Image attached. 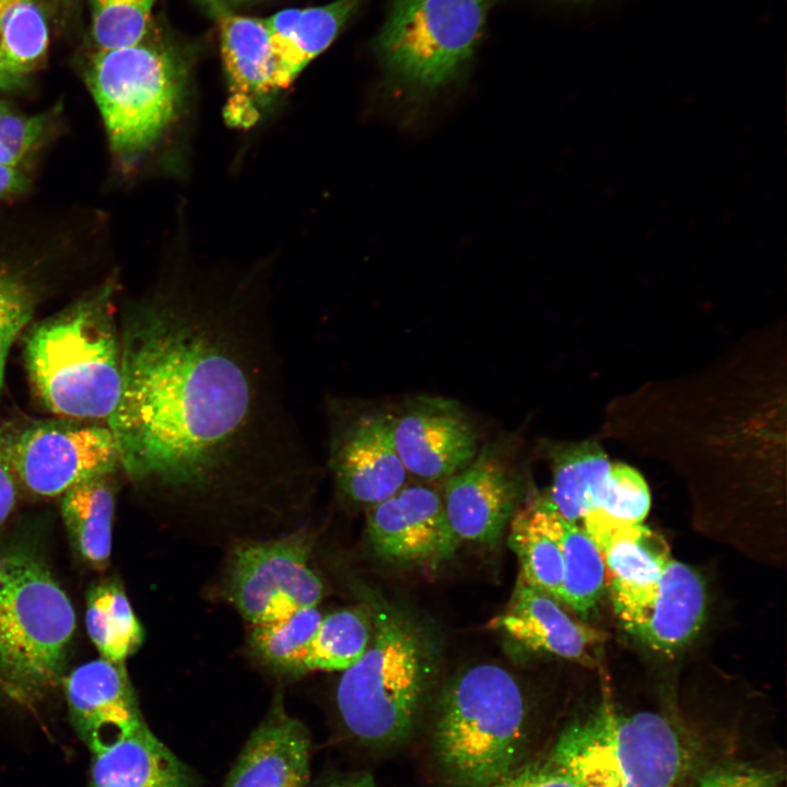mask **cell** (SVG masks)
<instances>
[{
	"mask_svg": "<svg viewBox=\"0 0 787 787\" xmlns=\"http://www.w3.org/2000/svg\"><path fill=\"white\" fill-rule=\"evenodd\" d=\"M120 341L121 393L106 426L132 481L202 500L315 480L263 308L160 292L128 313Z\"/></svg>",
	"mask_w": 787,
	"mask_h": 787,
	"instance_id": "1",
	"label": "cell"
},
{
	"mask_svg": "<svg viewBox=\"0 0 787 787\" xmlns=\"http://www.w3.org/2000/svg\"><path fill=\"white\" fill-rule=\"evenodd\" d=\"M530 708L515 677L480 663L443 690L430 730L428 754L448 787H491L528 756Z\"/></svg>",
	"mask_w": 787,
	"mask_h": 787,
	"instance_id": "2",
	"label": "cell"
},
{
	"mask_svg": "<svg viewBox=\"0 0 787 787\" xmlns=\"http://www.w3.org/2000/svg\"><path fill=\"white\" fill-rule=\"evenodd\" d=\"M373 632L361 659L343 671L336 690L342 727L373 752L401 748L415 735L428 697L431 660L418 629L388 603L368 604Z\"/></svg>",
	"mask_w": 787,
	"mask_h": 787,
	"instance_id": "3",
	"label": "cell"
},
{
	"mask_svg": "<svg viewBox=\"0 0 787 787\" xmlns=\"http://www.w3.org/2000/svg\"><path fill=\"white\" fill-rule=\"evenodd\" d=\"M106 285L34 326L25 341L31 383L52 413L101 419L114 413L122 386L121 341Z\"/></svg>",
	"mask_w": 787,
	"mask_h": 787,
	"instance_id": "4",
	"label": "cell"
},
{
	"mask_svg": "<svg viewBox=\"0 0 787 787\" xmlns=\"http://www.w3.org/2000/svg\"><path fill=\"white\" fill-rule=\"evenodd\" d=\"M698 752L661 713L602 705L565 726L543 755L584 787H682Z\"/></svg>",
	"mask_w": 787,
	"mask_h": 787,
	"instance_id": "5",
	"label": "cell"
},
{
	"mask_svg": "<svg viewBox=\"0 0 787 787\" xmlns=\"http://www.w3.org/2000/svg\"><path fill=\"white\" fill-rule=\"evenodd\" d=\"M75 614L35 554L0 550V691L31 705L61 680Z\"/></svg>",
	"mask_w": 787,
	"mask_h": 787,
	"instance_id": "6",
	"label": "cell"
},
{
	"mask_svg": "<svg viewBox=\"0 0 787 787\" xmlns=\"http://www.w3.org/2000/svg\"><path fill=\"white\" fill-rule=\"evenodd\" d=\"M85 80L114 153L133 160L175 118L186 83L184 60L169 47L140 42L96 50Z\"/></svg>",
	"mask_w": 787,
	"mask_h": 787,
	"instance_id": "7",
	"label": "cell"
},
{
	"mask_svg": "<svg viewBox=\"0 0 787 787\" xmlns=\"http://www.w3.org/2000/svg\"><path fill=\"white\" fill-rule=\"evenodd\" d=\"M488 0H393L377 38L385 67L400 81L435 87L470 59Z\"/></svg>",
	"mask_w": 787,
	"mask_h": 787,
	"instance_id": "8",
	"label": "cell"
},
{
	"mask_svg": "<svg viewBox=\"0 0 787 787\" xmlns=\"http://www.w3.org/2000/svg\"><path fill=\"white\" fill-rule=\"evenodd\" d=\"M309 541L304 533L239 545L227 576V596L251 624L269 623L313 608L322 598V583L308 566Z\"/></svg>",
	"mask_w": 787,
	"mask_h": 787,
	"instance_id": "9",
	"label": "cell"
},
{
	"mask_svg": "<svg viewBox=\"0 0 787 787\" xmlns=\"http://www.w3.org/2000/svg\"><path fill=\"white\" fill-rule=\"evenodd\" d=\"M328 467L339 495L373 506L407 484L408 472L391 439L389 416L330 404Z\"/></svg>",
	"mask_w": 787,
	"mask_h": 787,
	"instance_id": "10",
	"label": "cell"
},
{
	"mask_svg": "<svg viewBox=\"0 0 787 787\" xmlns=\"http://www.w3.org/2000/svg\"><path fill=\"white\" fill-rule=\"evenodd\" d=\"M12 465L33 493L56 496L120 466L114 437L101 425L43 423L13 437Z\"/></svg>",
	"mask_w": 787,
	"mask_h": 787,
	"instance_id": "11",
	"label": "cell"
},
{
	"mask_svg": "<svg viewBox=\"0 0 787 787\" xmlns=\"http://www.w3.org/2000/svg\"><path fill=\"white\" fill-rule=\"evenodd\" d=\"M582 520L608 569L614 611L633 633L653 604L660 575L671 559L669 545L648 527L615 519L599 508Z\"/></svg>",
	"mask_w": 787,
	"mask_h": 787,
	"instance_id": "12",
	"label": "cell"
},
{
	"mask_svg": "<svg viewBox=\"0 0 787 787\" xmlns=\"http://www.w3.org/2000/svg\"><path fill=\"white\" fill-rule=\"evenodd\" d=\"M388 416L395 449L408 474L418 479L446 480L479 450L477 431L454 400L420 396Z\"/></svg>",
	"mask_w": 787,
	"mask_h": 787,
	"instance_id": "13",
	"label": "cell"
},
{
	"mask_svg": "<svg viewBox=\"0 0 787 787\" xmlns=\"http://www.w3.org/2000/svg\"><path fill=\"white\" fill-rule=\"evenodd\" d=\"M366 529L374 552L399 565H437L450 559L459 544L442 494L423 483L406 484L371 506Z\"/></svg>",
	"mask_w": 787,
	"mask_h": 787,
	"instance_id": "14",
	"label": "cell"
},
{
	"mask_svg": "<svg viewBox=\"0 0 787 787\" xmlns=\"http://www.w3.org/2000/svg\"><path fill=\"white\" fill-rule=\"evenodd\" d=\"M445 481L443 505L459 542L496 543L516 513L520 492L519 475L507 450L488 444Z\"/></svg>",
	"mask_w": 787,
	"mask_h": 787,
	"instance_id": "15",
	"label": "cell"
},
{
	"mask_svg": "<svg viewBox=\"0 0 787 787\" xmlns=\"http://www.w3.org/2000/svg\"><path fill=\"white\" fill-rule=\"evenodd\" d=\"M63 686L70 721L92 753L144 723L124 663L89 661L68 674Z\"/></svg>",
	"mask_w": 787,
	"mask_h": 787,
	"instance_id": "16",
	"label": "cell"
},
{
	"mask_svg": "<svg viewBox=\"0 0 787 787\" xmlns=\"http://www.w3.org/2000/svg\"><path fill=\"white\" fill-rule=\"evenodd\" d=\"M209 10L218 23L221 56L230 87L225 119L234 127H250L277 93L274 60L265 20L227 9Z\"/></svg>",
	"mask_w": 787,
	"mask_h": 787,
	"instance_id": "17",
	"label": "cell"
},
{
	"mask_svg": "<svg viewBox=\"0 0 787 787\" xmlns=\"http://www.w3.org/2000/svg\"><path fill=\"white\" fill-rule=\"evenodd\" d=\"M559 602L519 576L508 606L489 622V627L529 650L594 663V653L604 634L573 620Z\"/></svg>",
	"mask_w": 787,
	"mask_h": 787,
	"instance_id": "18",
	"label": "cell"
},
{
	"mask_svg": "<svg viewBox=\"0 0 787 787\" xmlns=\"http://www.w3.org/2000/svg\"><path fill=\"white\" fill-rule=\"evenodd\" d=\"M280 700L250 735L222 787L307 786L309 737Z\"/></svg>",
	"mask_w": 787,
	"mask_h": 787,
	"instance_id": "19",
	"label": "cell"
},
{
	"mask_svg": "<svg viewBox=\"0 0 787 787\" xmlns=\"http://www.w3.org/2000/svg\"><path fill=\"white\" fill-rule=\"evenodd\" d=\"M362 1L334 0L305 9H285L263 19L273 54L277 92L289 87L334 42Z\"/></svg>",
	"mask_w": 787,
	"mask_h": 787,
	"instance_id": "20",
	"label": "cell"
},
{
	"mask_svg": "<svg viewBox=\"0 0 787 787\" xmlns=\"http://www.w3.org/2000/svg\"><path fill=\"white\" fill-rule=\"evenodd\" d=\"M705 614L702 577L689 565L670 559L660 575L653 604L633 634L654 651L672 656L696 636Z\"/></svg>",
	"mask_w": 787,
	"mask_h": 787,
	"instance_id": "21",
	"label": "cell"
},
{
	"mask_svg": "<svg viewBox=\"0 0 787 787\" xmlns=\"http://www.w3.org/2000/svg\"><path fill=\"white\" fill-rule=\"evenodd\" d=\"M87 787H196L186 765L145 723L92 753Z\"/></svg>",
	"mask_w": 787,
	"mask_h": 787,
	"instance_id": "22",
	"label": "cell"
},
{
	"mask_svg": "<svg viewBox=\"0 0 787 787\" xmlns=\"http://www.w3.org/2000/svg\"><path fill=\"white\" fill-rule=\"evenodd\" d=\"M562 522L563 518L539 500L514 514L508 540L520 563L519 576L561 602Z\"/></svg>",
	"mask_w": 787,
	"mask_h": 787,
	"instance_id": "23",
	"label": "cell"
},
{
	"mask_svg": "<svg viewBox=\"0 0 787 787\" xmlns=\"http://www.w3.org/2000/svg\"><path fill=\"white\" fill-rule=\"evenodd\" d=\"M114 473L86 479L62 493L61 515L71 543L97 569L109 562L115 510Z\"/></svg>",
	"mask_w": 787,
	"mask_h": 787,
	"instance_id": "24",
	"label": "cell"
},
{
	"mask_svg": "<svg viewBox=\"0 0 787 787\" xmlns=\"http://www.w3.org/2000/svg\"><path fill=\"white\" fill-rule=\"evenodd\" d=\"M610 469L607 456L595 445L560 450L553 460L550 493L541 500L561 518L576 524L595 508L597 494Z\"/></svg>",
	"mask_w": 787,
	"mask_h": 787,
	"instance_id": "25",
	"label": "cell"
},
{
	"mask_svg": "<svg viewBox=\"0 0 787 787\" xmlns=\"http://www.w3.org/2000/svg\"><path fill=\"white\" fill-rule=\"evenodd\" d=\"M85 625L101 658L124 663L141 645L142 627L122 587L114 580L93 586L86 596Z\"/></svg>",
	"mask_w": 787,
	"mask_h": 787,
	"instance_id": "26",
	"label": "cell"
},
{
	"mask_svg": "<svg viewBox=\"0 0 787 787\" xmlns=\"http://www.w3.org/2000/svg\"><path fill=\"white\" fill-rule=\"evenodd\" d=\"M372 632L368 604L341 609L321 618L306 658L307 672L349 669L365 653Z\"/></svg>",
	"mask_w": 787,
	"mask_h": 787,
	"instance_id": "27",
	"label": "cell"
},
{
	"mask_svg": "<svg viewBox=\"0 0 787 787\" xmlns=\"http://www.w3.org/2000/svg\"><path fill=\"white\" fill-rule=\"evenodd\" d=\"M321 618L319 610L313 607L281 620L252 625L250 646L272 669L295 677L305 674L306 658Z\"/></svg>",
	"mask_w": 787,
	"mask_h": 787,
	"instance_id": "28",
	"label": "cell"
},
{
	"mask_svg": "<svg viewBox=\"0 0 787 787\" xmlns=\"http://www.w3.org/2000/svg\"><path fill=\"white\" fill-rule=\"evenodd\" d=\"M562 602L586 616L599 602L606 580V565L597 545L576 524L562 522Z\"/></svg>",
	"mask_w": 787,
	"mask_h": 787,
	"instance_id": "29",
	"label": "cell"
},
{
	"mask_svg": "<svg viewBox=\"0 0 787 787\" xmlns=\"http://www.w3.org/2000/svg\"><path fill=\"white\" fill-rule=\"evenodd\" d=\"M0 43L11 68L23 81L43 63L49 31L36 0H0Z\"/></svg>",
	"mask_w": 787,
	"mask_h": 787,
	"instance_id": "30",
	"label": "cell"
},
{
	"mask_svg": "<svg viewBox=\"0 0 787 787\" xmlns=\"http://www.w3.org/2000/svg\"><path fill=\"white\" fill-rule=\"evenodd\" d=\"M157 0H92L91 33L96 50L133 46L144 39Z\"/></svg>",
	"mask_w": 787,
	"mask_h": 787,
	"instance_id": "31",
	"label": "cell"
},
{
	"mask_svg": "<svg viewBox=\"0 0 787 787\" xmlns=\"http://www.w3.org/2000/svg\"><path fill=\"white\" fill-rule=\"evenodd\" d=\"M650 507V494L643 477L634 469L611 467L596 498L595 508L630 524H642Z\"/></svg>",
	"mask_w": 787,
	"mask_h": 787,
	"instance_id": "32",
	"label": "cell"
},
{
	"mask_svg": "<svg viewBox=\"0 0 787 787\" xmlns=\"http://www.w3.org/2000/svg\"><path fill=\"white\" fill-rule=\"evenodd\" d=\"M48 115L19 114L0 101V163L19 167L44 140Z\"/></svg>",
	"mask_w": 787,
	"mask_h": 787,
	"instance_id": "33",
	"label": "cell"
},
{
	"mask_svg": "<svg viewBox=\"0 0 787 787\" xmlns=\"http://www.w3.org/2000/svg\"><path fill=\"white\" fill-rule=\"evenodd\" d=\"M33 310L34 304L28 289L14 277L0 271V390L9 351L30 322Z\"/></svg>",
	"mask_w": 787,
	"mask_h": 787,
	"instance_id": "34",
	"label": "cell"
},
{
	"mask_svg": "<svg viewBox=\"0 0 787 787\" xmlns=\"http://www.w3.org/2000/svg\"><path fill=\"white\" fill-rule=\"evenodd\" d=\"M779 782L778 771L751 763L731 762L708 770L692 787H777Z\"/></svg>",
	"mask_w": 787,
	"mask_h": 787,
	"instance_id": "35",
	"label": "cell"
},
{
	"mask_svg": "<svg viewBox=\"0 0 787 787\" xmlns=\"http://www.w3.org/2000/svg\"><path fill=\"white\" fill-rule=\"evenodd\" d=\"M491 787H584L551 763L543 754L526 760L514 772Z\"/></svg>",
	"mask_w": 787,
	"mask_h": 787,
	"instance_id": "36",
	"label": "cell"
},
{
	"mask_svg": "<svg viewBox=\"0 0 787 787\" xmlns=\"http://www.w3.org/2000/svg\"><path fill=\"white\" fill-rule=\"evenodd\" d=\"M13 436L0 427V525L12 512L17 495L16 474L12 465Z\"/></svg>",
	"mask_w": 787,
	"mask_h": 787,
	"instance_id": "37",
	"label": "cell"
},
{
	"mask_svg": "<svg viewBox=\"0 0 787 787\" xmlns=\"http://www.w3.org/2000/svg\"><path fill=\"white\" fill-rule=\"evenodd\" d=\"M314 787H379L368 772L333 773L319 779Z\"/></svg>",
	"mask_w": 787,
	"mask_h": 787,
	"instance_id": "38",
	"label": "cell"
},
{
	"mask_svg": "<svg viewBox=\"0 0 787 787\" xmlns=\"http://www.w3.org/2000/svg\"><path fill=\"white\" fill-rule=\"evenodd\" d=\"M26 187V178L19 167L0 163V199L22 192Z\"/></svg>",
	"mask_w": 787,
	"mask_h": 787,
	"instance_id": "39",
	"label": "cell"
},
{
	"mask_svg": "<svg viewBox=\"0 0 787 787\" xmlns=\"http://www.w3.org/2000/svg\"><path fill=\"white\" fill-rule=\"evenodd\" d=\"M23 82L11 68L0 43V91L17 87Z\"/></svg>",
	"mask_w": 787,
	"mask_h": 787,
	"instance_id": "40",
	"label": "cell"
},
{
	"mask_svg": "<svg viewBox=\"0 0 787 787\" xmlns=\"http://www.w3.org/2000/svg\"><path fill=\"white\" fill-rule=\"evenodd\" d=\"M207 9L221 8L234 11V8L251 4L263 0H201Z\"/></svg>",
	"mask_w": 787,
	"mask_h": 787,
	"instance_id": "41",
	"label": "cell"
},
{
	"mask_svg": "<svg viewBox=\"0 0 787 787\" xmlns=\"http://www.w3.org/2000/svg\"><path fill=\"white\" fill-rule=\"evenodd\" d=\"M573 1H585V0H573Z\"/></svg>",
	"mask_w": 787,
	"mask_h": 787,
	"instance_id": "42",
	"label": "cell"
}]
</instances>
